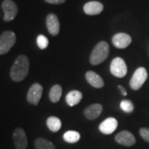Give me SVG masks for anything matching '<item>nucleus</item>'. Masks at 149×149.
<instances>
[{"instance_id":"obj_1","label":"nucleus","mask_w":149,"mask_h":149,"mask_svg":"<svg viewBox=\"0 0 149 149\" xmlns=\"http://www.w3.org/2000/svg\"><path fill=\"white\" fill-rule=\"evenodd\" d=\"M29 60L25 55L18 56L11 67V79L15 82L24 80L29 71Z\"/></svg>"},{"instance_id":"obj_2","label":"nucleus","mask_w":149,"mask_h":149,"mask_svg":"<svg viewBox=\"0 0 149 149\" xmlns=\"http://www.w3.org/2000/svg\"><path fill=\"white\" fill-rule=\"evenodd\" d=\"M109 54V44L102 41L100 42L93 49L90 56V62L93 65H97L104 62Z\"/></svg>"},{"instance_id":"obj_3","label":"nucleus","mask_w":149,"mask_h":149,"mask_svg":"<svg viewBox=\"0 0 149 149\" xmlns=\"http://www.w3.org/2000/svg\"><path fill=\"white\" fill-rule=\"evenodd\" d=\"M16 42V35L12 31H5L0 36V55L8 53Z\"/></svg>"},{"instance_id":"obj_4","label":"nucleus","mask_w":149,"mask_h":149,"mask_svg":"<svg viewBox=\"0 0 149 149\" xmlns=\"http://www.w3.org/2000/svg\"><path fill=\"white\" fill-rule=\"evenodd\" d=\"M148 71L144 67H139L135 70L130 80L129 85L133 91H139L148 79Z\"/></svg>"},{"instance_id":"obj_5","label":"nucleus","mask_w":149,"mask_h":149,"mask_svg":"<svg viewBox=\"0 0 149 149\" xmlns=\"http://www.w3.org/2000/svg\"><path fill=\"white\" fill-rule=\"evenodd\" d=\"M110 72L113 75L118 78L124 77L128 72V67L124 60L121 57H116L111 61Z\"/></svg>"},{"instance_id":"obj_6","label":"nucleus","mask_w":149,"mask_h":149,"mask_svg":"<svg viewBox=\"0 0 149 149\" xmlns=\"http://www.w3.org/2000/svg\"><path fill=\"white\" fill-rule=\"evenodd\" d=\"M2 9L4 13L3 20L5 22L13 20L18 12L17 6L13 0H4L2 3Z\"/></svg>"},{"instance_id":"obj_7","label":"nucleus","mask_w":149,"mask_h":149,"mask_svg":"<svg viewBox=\"0 0 149 149\" xmlns=\"http://www.w3.org/2000/svg\"><path fill=\"white\" fill-rule=\"evenodd\" d=\"M43 87L39 83H35L30 87L27 95V100L32 105H37L42 95Z\"/></svg>"},{"instance_id":"obj_8","label":"nucleus","mask_w":149,"mask_h":149,"mask_svg":"<svg viewBox=\"0 0 149 149\" xmlns=\"http://www.w3.org/2000/svg\"><path fill=\"white\" fill-rule=\"evenodd\" d=\"M13 139L15 149H26L28 145L25 131L22 128H17L13 133Z\"/></svg>"},{"instance_id":"obj_9","label":"nucleus","mask_w":149,"mask_h":149,"mask_svg":"<svg viewBox=\"0 0 149 149\" xmlns=\"http://www.w3.org/2000/svg\"><path fill=\"white\" fill-rule=\"evenodd\" d=\"M131 42H132V37L127 33H123V32L117 33L112 38L113 45L118 49H124L128 47Z\"/></svg>"},{"instance_id":"obj_10","label":"nucleus","mask_w":149,"mask_h":149,"mask_svg":"<svg viewBox=\"0 0 149 149\" xmlns=\"http://www.w3.org/2000/svg\"><path fill=\"white\" fill-rule=\"evenodd\" d=\"M114 139L118 144L123 145V146H126V147H131L136 143V139L133 136V133H130L129 131H126V130L119 132L115 136Z\"/></svg>"},{"instance_id":"obj_11","label":"nucleus","mask_w":149,"mask_h":149,"mask_svg":"<svg viewBox=\"0 0 149 149\" xmlns=\"http://www.w3.org/2000/svg\"><path fill=\"white\" fill-rule=\"evenodd\" d=\"M47 27L52 36H56L60 32V22L57 16L54 13H49L46 19Z\"/></svg>"},{"instance_id":"obj_12","label":"nucleus","mask_w":149,"mask_h":149,"mask_svg":"<svg viewBox=\"0 0 149 149\" xmlns=\"http://www.w3.org/2000/svg\"><path fill=\"white\" fill-rule=\"evenodd\" d=\"M118 127V121L114 118H108L100 124L99 129L104 134H111Z\"/></svg>"},{"instance_id":"obj_13","label":"nucleus","mask_w":149,"mask_h":149,"mask_svg":"<svg viewBox=\"0 0 149 149\" xmlns=\"http://www.w3.org/2000/svg\"><path fill=\"white\" fill-rule=\"evenodd\" d=\"M104 9V5L98 1H91L84 6V12L87 15H98Z\"/></svg>"},{"instance_id":"obj_14","label":"nucleus","mask_w":149,"mask_h":149,"mask_svg":"<svg viewBox=\"0 0 149 149\" xmlns=\"http://www.w3.org/2000/svg\"><path fill=\"white\" fill-rule=\"evenodd\" d=\"M85 78L88 81V83L95 88L100 89V88L104 87V80L101 78V76L95 73V71H92V70L87 71L85 74Z\"/></svg>"},{"instance_id":"obj_15","label":"nucleus","mask_w":149,"mask_h":149,"mask_svg":"<svg viewBox=\"0 0 149 149\" xmlns=\"http://www.w3.org/2000/svg\"><path fill=\"white\" fill-rule=\"evenodd\" d=\"M103 107L100 104H94L87 107L84 111L85 117L89 120H94L101 114Z\"/></svg>"},{"instance_id":"obj_16","label":"nucleus","mask_w":149,"mask_h":149,"mask_svg":"<svg viewBox=\"0 0 149 149\" xmlns=\"http://www.w3.org/2000/svg\"><path fill=\"white\" fill-rule=\"evenodd\" d=\"M82 93L79 91H71L65 96V101L69 106H74L78 104L82 100Z\"/></svg>"},{"instance_id":"obj_17","label":"nucleus","mask_w":149,"mask_h":149,"mask_svg":"<svg viewBox=\"0 0 149 149\" xmlns=\"http://www.w3.org/2000/svg\"><path fill=\"white\" fill-rule=\"evenodd\" d=\"M62 95V88L60 85H53L49 92V99L52 103H57Z\"/></svg>"},{"instance_id":"obj_18","label":"nucleus","mask_w":149,"mask_h":149,"mask_svg":"<svg viewBox=\"0 0 149 149\" xmlns=\"http://www.w3.org/2000/svg\"><path fill=\"white\" fill-rule=\"evenodd\" d=\"M47 128L53 133H56L61 128V119L55 116H51L47 120Z\"/></svg>"},{"instance_id":"obj_19","label":"nucleus","mask_w":149,"mask_h":149,"mask_svg":"<svg viewBox=\"0 0 149 149\" xmlns=\"http://www.w3.org/2000/svg\"><path fill=\"white\" fill-rule=\"evenodd\" d=\"M36 149H56V147L51 141L44 138H37L34 142Z\"/></svg>"},{"instance_id":"obj_20","label":"nucleus","mask_w":149,"mask_h":149,"mask_svg":"<svg viewBox=\"0 0 149 149\" xmlns=\"http://www.w3.org/2000/svg\"><path fill=\"white\" fill-rule=\"evenodd\" d=\"M63 139L68 143H75L80 139V134L77 131H67L64 133Z\"/></svg>"},{"instance_id":"obj_21","label":"nucleus","mask_w":149,"mask_h":149,"mask_svg":"<svg viewBox=\"0 0 149 149\" xmlns=\"http://www.w3.org/2000/svg\"><path fill=\"white\" fill-rule=\"evenodd\" d=\"M120 108L123 111L126 112V113H131L134 109V105L132 101L128 100H123L120 103Z\"/></svg>"},{"instance_id":"obj_22","label":"nucleus","mask_w":149,"mask_h":149,"mask_svg":"<svg viewBox=\"0 0 149 149\" xmlns=\"http://www.w3.org/2000/svg\"><path fill=\"white\" fill-rule=\"evenodd\" d=\"M37 44L40 49H42V50L46 49L48 47V44H49L47 37H45L44 35H39L37 37Z\"/></svg>"},{"instance_id":"obj_23","label":"nucleus","mask_w":149,"mask_h":149,"mask_svg":"<svg viewBox=\"0 0 149 149\" xmlns=\"http://www.w3.org/2000/svg\"><path fill=\"white\" fill-rule=\"evenodd\" d=\"M139 134L144 141L149 143V128H142L139 130Z\"/></svg>"},{"instance_id":"obj_24","label":"nucleus","mask_w":149,"mask_h":149,"mask_svg":"<svg viewBox=\"0 0 149 149\" xmlns=\"http://www.w3.org/2000/svg\"><path fill=\"white\" fill-rule=\"evenodd\" d=\"M45 2L51 4H61V3H65V0H45Z\"/></svg>"},{"instance_id":"obj_25","label":"nucleus","mask_w":149,"mask_h":149,"mask_svg":"<svg viewBox=\"0 0 149 149\" xmlns=\"http://www.w3.org/2000/svg\"><path fill=\"white\" fill-rule=\"evenodd\" d=\"M118 88L120 90V92H121V94H122L123 96H127V95H128V93H127V91H126V90L123 87V86H121V85H118Z\"/></svg>"}]
</instances>
